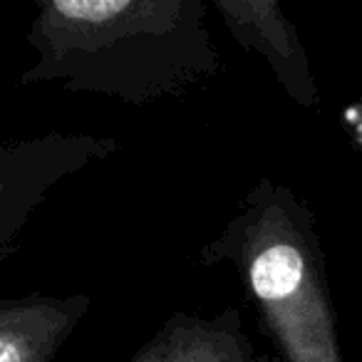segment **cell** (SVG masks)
Listing matches in <instances>:
<instances>
[{
    "mask_svg": "<svg viewBox=\"0 0 362 362\" xmlns=\"http://www.w3.org/2000/svg\"><path fill=\"white\" fill-rule=\"evenodd\" d=\"M90 308L85 293L0 300V362H52Z\"/></svg>",
    "mask_w": 362,
    "mask_h": 362,
    "instance_id": "6",
    "label": "cell"
},
{
    "mask_svg": "<svg viewBox=\"0 0 362 362\" xmlns=\"http://www.w3.org/2000/svg\"><path fill=\"white\" fill-rule=\"evenodd\" d=\"M345 119H347V127L352 129V136H355V141L362 146V102L355 107H350V110L345 112Z\"/></svg>",
    "mask_w": 362,
    "mask_h": 362,
    "instance_id": "7",
    "label": "cell"
},
{
    "mask_svg": "<svg viewBox=\"0 0 362 362\" xmlns=\"http://www.w3.org/2000/svg\"><path fill=\"white\" fill-rule=\"evenodd\" d=\"M129 362H268L256 350L236 308L202 315L174 313Z\"/></svg>",
    "mask_w": 362,
    "mask_h": 362,
    "instance_id": "5",
    "label": "cell"
},
{
    "mask_svg": "<svg viewBox=\"0 0 362 362\" xmlns=\"http://www.w3.org/2000/svg\"><path fill=\"white\" fill-rule=\"evenodd\" d=\"M119 149L112 136L47 132L0 141V256L62 181Z\"/></svg>",
    "mask_w": 362,
    "mask_h": 362,
    "instance_id": "3",
    "label": "cell"
},
{
    "mask_svg": "<svg viewBox=\"0 0 362 362\" xmlns=\"http://www.w3.org/2000/svg\"><path fill=\"white\" fill-rule=\"evenodd\" d=\"M218 13L228 35L248 52H256L266 60L278 85L298 107H317L315 77L310 60L300 42V35L273 0H216Z\"/></svg>",
    "mask_w": 362,
    "mask_h": 362,
    "instance_id": "4",
    "label": "cell"
},
{
    "mask_svg": "<svg viewBox=\"0 0 362 362\" xmlns=\"http://www.w3.org/2000/svg\"><path fill=\"white\" fill-rule=\"evenodd\" d=\"M202 0H45L28 30L21 85H60L127 105L179 97L221 57Z\"/></svg>",
    "mask_w": 362,
    "mask_h": 362,
    "instance_id": "1",
    "label": "cell"
},
{
    "mask_svg": "<svg viewBox=\"0 0 362 362\" xmlns=\"http://www.w3.org/2000/svg\"><path fill=\"white\" fill-rule=\"evenodd\" d=\"M199 261L236 268L283 362H345L315 218L288 187L256 181Z\"/></svg>",
    "mask_w": 362,
    "mask_h": 362,
    "instance_id": "2",
    "label": "cell"
}]
</instances>
